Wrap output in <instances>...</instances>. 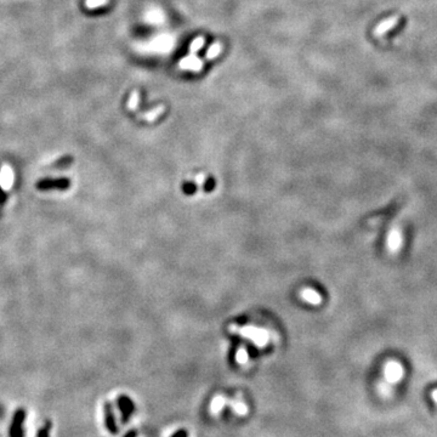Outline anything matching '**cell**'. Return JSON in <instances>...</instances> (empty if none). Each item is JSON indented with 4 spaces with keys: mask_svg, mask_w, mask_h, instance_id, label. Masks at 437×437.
Instances as JSON below:
<instances>
[{
    "mask_svg": "<svg viewBox=\"0 0 437 437\" xmlns=\"http://www.w3.org/2000/svg\"><path fill=\"white\" fill-rule=\"evenodd\" d=\"M118 405L119 409L121 412V417H123V421H126L129 419V417L131 415V413L134 412V404L130 401V398L128 396H119L118 397Z\"/></svg>",
    "mask_w": 437,
    "mask_h": 437,
    "instance_id": "6",
    "label": "cell"
},
{
    "mask_svg": "<svg viewBox=\"0 0 437 437\" xmlns=\"http://www.w3.org/2000/svg\"><path fill=\"white\" fill-rule=\"evenodd\" d=\"M138 101H140V94H138V91H136L135 90V91L131 92L130 99H129V102H128L129 109H130V111H135V109L137 108Z\"/></svg>",
    "mask_w": 437,
    "mask_h": 437,
    "instance_id": "11",
    "label": "cell"
},
{
    "mask_svg": "<svg viewBox=\"0 0 437 437\" xmlns=\"http://www.w3.org/2000/svg\"><path fill=\"white\" fill-rule=\"evenodd\" d=\"M223 404H225V398H223L222 396H216L210 404V412L213 413V414H218V413L222 409Z\"/></svg>",
    "mask_w": 437,
    "mask_h": 437,
    "instance_id": "8",
    "label": "cell"
},
{
    "mask_svg": "<svg viewBox=\"0 0 437 437\" xmlns=\"http://www.w3.org/2000/svg\"><path fill=\"white\" fill-rule=\"evenodd\" d=\"M204 44H205L204 36H197V38L192 41L191 45H189V52H191V55H194V53L198 52V51L203 48Z\"/></svg>",
    "mask_w": 437,
    "mask_h": 437,
    "instance_id": "9",
    "label": "cell"
},
{
    "mask_svg": "<svg viewBox=\"0 0 437 437\" xmlns=\"http://www.w3.org/2000/svg\"><path fill=\"white\" fill-rule=\"evenodd\" d=\"M15 174L10 165L4 164L0 168V188L2 191H10L14 186Z\"/></svg>",
    "mask_w": 437,
    "mask_h": 437,
    "instance_id": "3",
    "label": "cell"
},
{
    "mask_svg": "<svg viewBox=\"0 0 437 437\" xmlns=\"http://www.w3.org/2000/svg\"><path fill=\"white\" fill-rule=\"evenodd\" d=\"M203 65H204L203 61H202L201 58L196 57L194 55L184 57L179 62V66L182 68V69H189V70H193V72H199V70L203 68Z\"/></svg>",
    "mask_w": 437,
    "mask_h": 437,
    "instance_id": "4",
    "label": "cell"
},
{
    "mask_svg": "<svg viewBox=\"0 0 437 437\" xmlns=\"http://www.w3.org/2000/svg\"><path fill=\"white\" fill-rule=\"evenodd\" d=\"M403 368L398 362L390 361L385 366V378L388 383H397L402 379Z\"/></svg>",
    "mask_w": 437,
    "mask_h": 437,
    "instance_id": "2",
    "label": "cell"
},
{
    "mask_svg": "<svg viewBox=\"0 0 437 437\" xmlns=\"http://www.w3.org/2000/svg\"><path fill=\"white\" fill-rule=\"evenodd\" d=\"M104 424H106L107 430H108L112 435L118 434L116 418H114L113 409H112V405L109 404V403H104Z\"/></svg>",
    "mask_w": 437,
    "mask_h": 437,
    "instance_id": "5",
    "label": "cell"
},
{
    "mask_svg": "<svg viewBox=\"0 0 437 437\" xmlns=\"http://www.w3.org/2000/svg\"><path fill=\"white\" fill-rule=\"evenodd\" d=\"M106 4H108V0H85V7L90 10L104 6Z\"/></svg>",
    "mask_w": 437,
    "mask_h": 437,
    "instance_id": "13",
    "label": "cell"
},
{
    "mask_svg": "<svg viewBox=\"0 0 437 437\" xmlns=\"http://www.w3.org/2000/svg\"><path fill=\"white\" fill-rule=\"evenodd\" d=\"M232 409L235 410L238 415H245L248 413L247 405L243 402H240V401H235V402L232 403Z\"/></svg>",
    "mask_w": 437,
    "mask_h": 437,
    "instance_id": "12",
    "label": "cell"
},
{
    "mask_svg": "<svg viewBox=\"0 0 437 437\" xmlns=\"http://www.w3.org/2000/svg\"><path fill=\"white\" fill-rule=\"evenodd\" d=\"M164 109H165L164 106H159V107H157V108L153 109V111L148 112V113L142 114V118H145L146 120H148V121H152V120H154V119H157L158 116L164 112Z\"/></svg>",
    "mask_w": 437,
    "mask_h": 437,
    "instance_id": "10",
    "label": "cell"
},
{
    "mask_svg": "<svg viewBox=\"0 0 437 437\" xmlns=\"http://www.w3.org/2000/svg\"><path fill=\"white\" fill-rule=\"evenodd\" d=\"M174 437H186V432L185 431H179Z\"/></svg>",
    "mask_w": 437,
    "mask_h": 437,
    "instance_id": "17",
    "label": "cell"
},
{
    "mask_svg": "<svg viewBox=\"0 0 437 437\" xmlns=\"http://www.w3.org/2000/svg\"><path fill=\"white\" fill-rule=\"evenodd\" d=\"M398 245H400V235L397 232H393L390 235V247L392 249H396V248H398Z\"/></svg>",
    "mask_w": 437,
    "mask_h": 437,
    "instance_id": "15",
    "label": "cell"
},
{
    "mask_svg": "<svg viewBox=\"0 0 437 437\" xmlns=\"http://www.w3.org/2000/svg\"><path fill=\"white\" fill-rule=\"evenodd\" d=\"M24 420H26V410L19 408V409L16 410V413L14 414V418H12L9 431L10 437H24Z\"/></svg>",
    "mask_w": 437,
    "mask_h": 437,
    "instance_id": "1",
    "label": "cell"
},
{
    "mask_svg": "<svg viewBox=\"0 0 437 437\" xmlns=\"http://www.w3.org/2000/svg\"><path fill=\"white\" fill-rule=\"evenodd\" d=\"M221 51H222V45H221L220 41H216V43L211 44V45L209 46V49L206 50L205 57L208 58V60H213V58H216L220 55Z\"/></svg>",
    "mask_w": 437,
    "mask_h": 437,
    "instance_id": "7",
    "label": "cell"
},
{
    "mask_svg": "<svg viewBox=\"0 0 437 437\" xmlns=\"http://www.w3.org/2000/svg\"><path fill=\"white\" fill-rule=\"evenodd\" d=\"M50 432H51V422L48 421L45 422L44 426H41V429H39L36 437H50Z\"/></svg>",
    "mask_w": 437,
    "mask_h": 437,
    "instance_id": "14",
    "label": "cell"
},
{
    "mask_svg": "<svg viewBox=\"0 0 437 437\" xmlns=\"http://www.w3.org/2000/svg\"><path fill=\"white\" fill-rule=\"evenodd\" d=\"M247 358H248V356H247V352H245V350L244 349H239V351L237 352V361H238V363H240V364L245 363V362H247Z\"/></svg>",
    "mask_w": 437,
    "mask_h": 437,
    "instance_id": "16",
    "label": "cell"
},
{
    "mask_svg": "<svg viewBox=\"0 0 437 437\" xmlns=\"http://www.w3.org/2000/svg\"><path fill=\"white\" fill-rule=\"evenodd\" d=\"M124 437H136V434L134 431H130L129 434H126Z\"/></svg>",
    "mask_w": 437,
    "mask_h": 437,
    "instance_id": "19",
    "label": "cell"
},
{
    "mask_svg": "<svg viewBox=\"0 0 437 437\" xmlns=\"http://www.w3.org/2000/svg\"><path fill=\"white\" fill-rule=\"evenodd\" d=\"M431 396H432V398H434V401H435V402H436V403H437V390H434V391H432Z\"/></svg>",
    "mask_w": 437,
    "mask_h": 437,
    "instance_id": "18",
    "label": "cell"
}]
</instances>
